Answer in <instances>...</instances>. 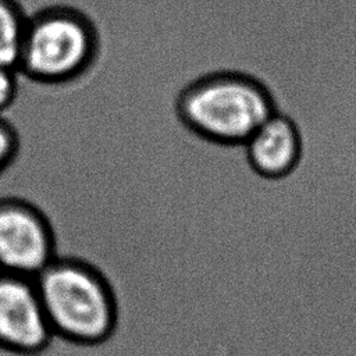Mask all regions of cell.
Returning <instances> with one entry per match:
<instances>
[{
    "mask_svg": "<svg viewBox=\"0 0 356 356\" xmlns=\"http://www.w3.org/2000/svg\"><path fill=\"white\" fill-rule=\"evenodd\" d=\"M271 89L257 76L222 70L186 83L175 99V115L191 135L224 147H241L277 110Z\"/></svg>",
    "mask_w": 356,
    "mask_h": 356,
    "instance_id": "cell-1",
    "label": "cell"
},
{
    "mask_svg": "<svg viewBox=\"0 0 356 356\" xmlns=\"http://www.w3.org/2000/svg\"><path fill=\"white\" fill-rule=\"evenodd\" d=\"M35 282L56 338L92 346L113 335L118 302L110 280L96 264L58 254Z\"/></svg>",
    "mask_w": 356,
    "mask_h": 356,
    "instance_id": "cell-2",
    "label": "cell"
},
{
    "mask_svg": "<svg viewBox=\"0 0 356 356\" xmlns=\"http://www.w3.org/2000/svg\"><path fill=\"white\" fill-rule=\"evenodd\" d=\"M99 49L97 26L86 13L47 6L26 18L17 70L35 83H70L92 68Z\"/></svg>",
    "mask_w": 356,
    "mask_h": 356,
    "instance_id": "cell-3",
    "label": "cell"
},
{
    "mask_svg": "<svg viewBox=\"0 0 356 356\" xmlns=\"http://www.w3.org/2000/svg\"><path fill=\"white\" fill-rule=\"evenodd\" d=\"M58 256L46 213L21 196H0V270L35 278Z\"/></svg>",
    "mask_w": 356,
    "mask_h": 356,
    "instance_id": "cell-4",
    "label": "cell"
},
{
    "mask_svg": "<svg viewBox=\"0 0 356 356\" xmlns=\"http://www.w3.org/2000/svg\"><path fill=\"white\" fill-rule=\"evenodd\" d=\"M54 338L35 278L0 271V349L36 355Z\"/></svg>",
    "mask_w": 356,
    "mask_h": 356,
    "instance_id": "cell-5",
    "label": "cell"
},
{
    "mask_svg": "<svg viewBox=\"0 0 356 356\" xmlns=\"http://www.w3.org/2000/svg\"><path fill=\"white\" fill-rule=\"evenodd\" d=\"M249 167L266 179L289 177L303 156V134L286 111L271 114L242 146Z\"/></svg>",
    "mask_w": 356,
    "mask_h": 356,
    "instance_id": "cell-6",
    "label": "cell"
},
{
    "mask_svg": "<svg viewBox=\"0 0 356 356\" xmlns=\"http://www.w3.org/2000/svg\"><path fill=\"white\" fill-rule=\"evenodd\" d=\"M26 18L17 0H0V65L17 68Z\"/></svg>",
    "mask_w": 356,
    "mask_h": 356,
    "instance_id": "cell-7",
    "label": "cell"
},
{
    "mask_svg": "<svg viewBox=\"0 0 356 356\" xmlns=\"http://www.w3.org/2000/svg\"><path fill=\"white\" fill-rule=\"evenodd\" d=\"M21 149L18 129L4 115H0V175L14 163Z\"/></svg>",
    "mask_w": 356,
    "mask_h": 356,
    "instance_id": "cell-8",
    "label": "cell"
},
{
    "mask_svg": "<svg viewBox=\"0 0 356 356\" xmlns=\"http://www.w3.org/2000/svg\"><path fill=\"white\" fill-rule=\"evenodd\" d=\"M18 70L0 65V115L14 104L18 93Z\"/></svg>",
    "mask_w": 356,
    "mask_h": 356,
    "instance_id": "cell-9",
    "label": "cell"
},
{
    "mask_svg": "<svg viewBox=\"0 0 356 356\" xmlns=\"http://www.w3.org/2000/svg\"><path fill=\"white\" fill-rule=\"evenodd\" d=\"M0 271H1V270H0Z\"/></svg>",
    "mask_w": 356,
    "mask_h": 356,
    "instance_id": "cell-10",
    "label": "cell"
}]
</instances>
